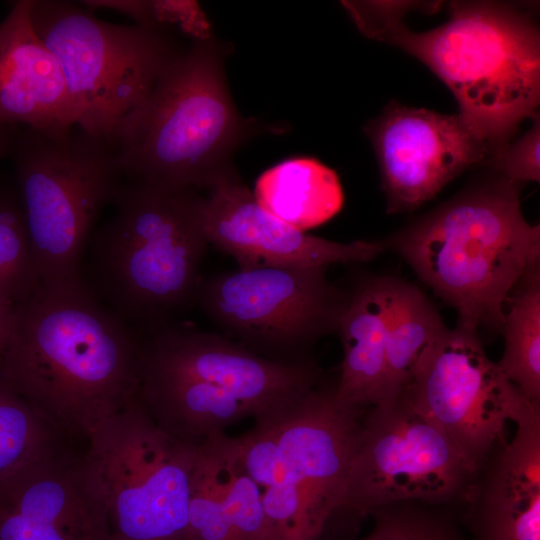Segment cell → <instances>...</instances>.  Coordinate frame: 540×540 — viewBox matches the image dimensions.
Here are the masks:
<instances>
[{"label":"cell","mask_w":540,"mask_h":540,"mask_svg":"<svg viewBox=\"0 0 540 540\" xmlns=\"http://www.w3.org/2000/svg\"><path fill=\"white\" fill-rule=\"evenodd\" d=\"M144 337L88 284L38 285L14 306L0 383L57 437L88 439L139 394Z\"/></svg>","instance_id":"obj_1"},{"label":"cell","mask_w":540,"mask_h":540,"mask_svg":"<svg viewBox=\"0 0 540 540\" xmlns=\"http://www.w3.org/2000/svg\"><path fill=\"white\" fill-rule=\"evenodd\" d=\"M411 5L343 2L363 34L396 45L429 67L454 94L458 115L495 153L522 121L536 115L540 37L535 21L510 4L453 2L445 23L413 32L402 19Z\"/></svg>","instance_id":"obj_2"},{"label":"cell","mask_w":540,"mask_h":540,"mask_svg":"<svg viewBox=\"0 0 540 540\" xmlns=\"http://www.w3.org/2000/svg\"><path fill=\"white\" fill-rule=\"evenodd\" d=\"M453 307L459 328L502 332L507 297L540 262V227L520 204V184L479 182L383 242Z\"/></svg>","instance_id":"obj_3"},{"label":"cell","mask_w":540,"mask_h":540,"mask_svg":"<svg viewBox=\"0 0 540 540\" xmlns=\"http://www.w3.org/2000/svg\"><path fill=\"white\" fill-rule=\"evenodd\" d=\"M248 133L229 92L224 51L211 37L192 41L171 62L110 145L129 181L197 192L234 168L231 157Z\"/></svg>","instance_id":"obj_4"},{"label":"cell","mask_w":540,"mask_h":540,"mask_svg":"<svg viewBox=\"0 0 540 540\" xmlns=\"http://www.w3.org/2000/svg\"><path fill=\"white\" fill-rule=\"evenodd\" d=\"M197 198L193 190L128 180L91 239L88 286L141 335L169 325L196 301L209 245Z\"/></svg>","instance_id":"obj_5"},{"label":"cell","mask_w":540,"mask_h":540,"mask_svg":"<svg viewBox=\"0 0 540 540\" xmlns=\"http://www.w3.org/2000/svg\"><path fill=\"white\" fill-rule=\"evenodd\" d=\"M8 153L39 285L87 284L81 269L85 246L100 212L122 186L114 149L77 125L19 127Z\"/></svg>","instance_id":"obj_6"},{"label":"cell","mask_w":540,"mask_h":540,"mask_svg":"<svg viewBox=\"0 0 540 540\" xmlns=\"http://www.w3.org/2000/svg\"><path fill=\"white\" fill-rule=\"evenodd\" d=\"M30 19L61 67L76 125L109 144L184 51L168 28L105 22L71 1L31 0Z\"/></svg>","instance_id":"obj_7"},{"label":"cell","mask_w":540,"mask_h":540,"mask_svg":"<svg viewBox=\"0 0 540 540\" xmlns=\"http://www.w3.org/2000/svg\"><path fill=\"white\" fill-rule=\"evenodd\" d=\"M87 440L83 457L100 492L111 540H185L200 446L161 429L139 394Z\"/></svg>","instance_id":"obj_8"},{"label":"cell","mask_w":540,"mask_h":540,"mask_svg":"<svg viewBox=\"0 0 540 540\" xmlns=\"http://www.w3.org/2000/svg\"><path fill=\"white\" fill-rule=\"evenodd\" d=\"M367 409L341 400L321 383L289 407L256 420L279 462L261 490L277 540H325L338 511Z\"/></svg>","instance_id":"obj_9"},{"label":"cell","mask_w":540,"mask_h":540,"mask_svg":"<svg viewBox=\"0 0 540 540\" xmlns=\"http://www.w3.org/2000/svg\"><path fill=\"white\" fill-rule=\"evenodd\" d=\"M476 477L445 434L399 394L366 410L328 534L342 523L351 531L391 503H467Z\"/></svg>","instance_id":"obj_10"},{"label":"cell","mask_w":540,"mask_h":540,"mask_svg":"<svg viewBox=\"0 0 540 540\" xmlns=\"http://www.w3.org/2000/svg\"><path fill=\"white\" fill-rule=\"evenodd\" d=\"M326 269H238L202 280L196 301L247 349L280 362H310L309 350L337 332L350 298L328 279Z\"/></svg>","instance_id":"obj_11"},{"label":"cell","mask_w":540,"mask_h":540,"mask_svg":"<svg viewBox=\"0 0 540 540\" xmlns=\"http://www.w3.org/2000/svg\"><path fill=\"white\" fill-rule=\"evenodd\" d=\"M448 438L476 476L529 400L486 355L478 332L447 328L400 393Z\"/></svg>","instance_id":"obj_12"},{"label":"cell","mask_w":540,"mask_h":540,"mask_svg":"<svg viewBox=\"0 0 540 540\" xmlns=\"http://www.w3.org/2000/svg\"><path fill=\"white\" fill-rule=\"evenodd\" d=\"M381 171L387 212L413 210L492 147L457 115L391 103L365 129Z\"/></svg>","instance_id":"obj_13"},{"label":"cell","mask_w":540,"mask_h":540,"mask_svg":"<svg viewBox=\"0 0 540 540\" xmlns=\"http://www.w3.org/2000/svg\"><path fill=\"white\" fill-rule=\"evenodd\" d=\"M142 371L216 385L248 406L255 420L282 411L321 383L314 361L272 360L227 337L170 324L144 337Z\"/></svg>","instance_id":"obj_14"},{"label":"cell","mask_w":540,"mask_h":540,"mask_svg":"<svg viewBox=\"0 0 540 540\" xmlns=\"http://www.w3.org/2000/svg\"><path fill=\"white\" fill-rule=\"evenodd\" d=\"M198 195L197 214L208 242L232 256L239 269L266 266L325 267L369 262L385 249L381 241L341 243L306 234L266 212L235 168Z\"/></svg>","instance_id":"obj_15"},{"label":"cell","mask_w":540,"mask_h":540,"mask_svg":"<svg viewBox=\"0 0 540 540\" xmlns=\"http://www.w3.org/2000/svg\"><path fill=\"white\" fill-rule=\"evenodd\" d=\"M0 540H111L84 457L54 449L1 480Z\"/></svg>","instance_id":"obj_16"},{"label":"cell","mask_w":540,"mask_h":540,"mask_svg":"<svg viewBox=\"0 0 540 540\" xmlns=\"http://www.w3.org/2000/svg\"><path fill=\"white\" fill-rule=\"evenodd\" d=\"M514 427L476 477L466 517L472 540H540V403L527 401Z\"/></svg>","instance_id":"obj_17"},{"label":"cell","mask_w":540,"mask_h":540,"mask_svg":"<svg viewBox=\"0 0 540 540\" xmlns=\"http://www.w3.org/2000/svg\"><path fill=\"white\" fill-rule=\"evenodd\" d=\"M30 4L14 2L0 22V132L76 125L63 72L33 29Z\"/></svg>","instance_id":"obj_18"},{"label":"cell","mask_w":540,"mask_h":540,"mask_svg":"<svg viewBox=\"0 0 540 540\" xmlns=\"http://www.w3.org/2000/svg\"><path fill=\"white\" fill-rule=\"evenodd\" d=\"M386 277L362 279L350 291L337 332L343 349L337 396L369 408L386 398Z\"/></svg>","instance_id":"obj_19"},{"label":"cell","mask_w":540,"mask_h":540,"mask_svg":"<svg viewBox=\"0 0 540 540\" xmlns=\"http://www.w3.org/2000/svg\"><path fill=\"white\" fill-rule=\"evenodd\" d=\"M139 397L161 429L195 446L254 418L248 406L224 389L192 378L142 371Z\"/></svg>","instance_id":"obj_20"},{"label":"cell","mask_w":540,"mask_h":540,"mask_svg":"<svg viewBox=\"0 0 540 540\" xmlns=\"http://www.w3.org/2000/svg\"><path fill=\"white\" fill-rule=\"evenodd\" d=\"M252 193L266 212L302 232L330 220L344 202L335 171L310 157L289 158L265 170Z\"/></svg>","instance_id":"obj_21"},{"label":"cell","mask_w":540,"mask_h":540,"mask_svg":"<svg viewBox=\"0 0 540 540\" xmlns=\"http://www.w3.org/2000/svg\"><path fill=\"white\" fill-rule=\"evenodd\" d=\"M386 303L384 402L401 393L421 353L448 328L427 296L404 280L386 277Z\"/></svg>","instance_id":"obj_22"},{"label":"cell","mask_w":540,"mask_h":540,"mask_svg":"<svg viewBox=\"0 0 540 540\" xmlns=\"http://www.w3.org/2000/svg\"><path fill=\"white\" fill-rule=\"evenodd\" d=\"M504 375L532 402L540 403V262L530 267L506 300Z\"/></svg>","instance_id":"obj_23"},{"label":"cell","mask_w":540,"mask_h":540,"mask_svg":"<svg viewBox=\"0 0 540 540\" xmlns=\"http://www.w3.org/2000/svg\"><path fill=\"white\" fill-rule=\"evenodd\" d=\"M214 465L215 482L237 540H277L259 486L242 469L224 432L204 443Z\"/></svg>","instance_id":"obj_24"},{"label":"cell","mask_w":540,"mask_h":540,"mask_svg":"<svg viewBox=\"0 0 540 540\" xmlns=\"http://www.w3.org/2000/svg\"><path fill=\"white\" fill-rule=\"evenodd\" d=\"M38 285L15 184L0 181V301L14 307Z\"/></svg>","instance_id":"obj_25"},{"label":"cell","mask_w":540,"mask_h":540,"mask_svg":"<svg viewBox=\"0 0 540 540\" xmlns=\"http://www.w3.org/2000/svg\"><path fill=\"white\" fill-rule=\"evenodd\" d=\"M56 438L25 400L0 383V481L56 449Z\"/></svg>","instance_id":"obj_26"},{"label":"cell","mask_w":540,"mask_h":540,"mask_svg":"<svg viewBox=\"0 0 540 540\" xmlns=\"http://www.w3.org/2000/svg\"><path fill=\"white\" fill-rule=\"evenodd\" d=\"M437 507L409 501L374 508L368 514L372 529L358 540H470L456 519Z\"/></svg>","instance_id":"obj_27"},{"label":"cell","mask_w":540,"mask_h":540,"mask_svg":"<svg viewBox=\"0 0 540 540\" xmlns=\"http://www.w3.org/2000/svg\"><path fill=\"white\" fill-rule=\"evenodd\" d=\"M185 540H237L217 490L212 457L202 444L194 466Z\"/></svg>","instance_id":"obj_28"},{"label":"cell","mask_w":540,"mask_h":540,"mask_svg":"<svg viewBox=\"0 0 540 540\" xmlns=\"http://www.w3.org/2000/svg\"><path fill=\"white\" fill-rule=\"evenodd\" d=\"M539 116L531 128L512 144L506 143L489 159L496 173L515 183L539 181Z\"/></svg>","instance_id":"obj_29"},{"label":"cell","mask_w":540,"mask_h":540,"mask_svg":"<svg viewBox=\"0 0 540 540\" xmlns=\"http://www.w3.org/2000/svg\"><path fill=\"white\" fill-rule=\"evenodd\" d=\"M13 309V306L0 301V364L9 339Z\"/></svg>","instance_id":"obj_30"},{"label":"cell","mask_w":540,"mask_h":540,"mask_svg":"<svg viewBox=\"0 0 540 540\" xmlns=\"http://www.w3.org/2000/svg\"><path fill=\"white\" fill-rule=\"evenodd\" d=\"M13 130L0 132V156L8 154Z\"/></svg>","instance_id":"obj_31"}]
</instances>
